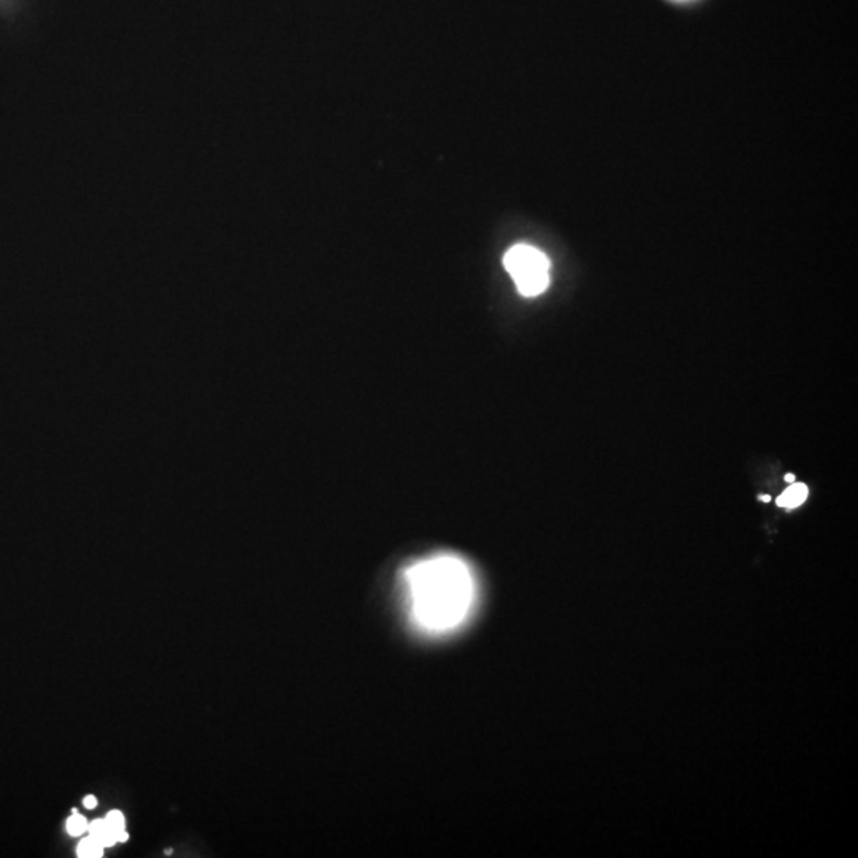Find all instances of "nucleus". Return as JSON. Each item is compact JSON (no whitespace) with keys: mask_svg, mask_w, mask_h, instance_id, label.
Listing matches in <instances>:
<instances>
[{"mask_svg":"<svg viewBox=\"0 0 858 858\" xmlns=\"http://www.w3.org/2000/svg\"><path fill=\"white\" fill-rule=\"evenodd\" d=\"M410 615L429 635H445L459 628L476 602V581L471 567L455 555L420 560L404 572Z\"/></svg>","mask_w":858,"mask_h":858,"instance_id":"1","label":"nucleus"},{"mask_svg":"<svg viewBox=\"0 0 858 858\" xmlns=\"http://www.w3.org/2000/svg\"><path fill=\"white\" fill-rule=\"evenodd\" d=\"M504 268L520 294L534 298L546 291L550 282V261L537 248L520 244L504 254Z\"/></svg>","mask_w":858,"mask_h":858,"instance_id":"2","label":"nucleus"},{"mask_svg":"<svg viewBox=\"0 0 858 858\" xmlns=\"http://www.w3.org/2000/svg\"><path fill=\"white\" fill-rule=\"evenodd\" d=\"M808 498V487L804 483H791L782 494L777 498V506L785 508H795L801 506Z\"/></svg>","mask_w":858,"mask_h":858,"instance_id":"3","label":"nucleus"},{"mask_svg":"<svg viewBox=\"0 0 858 858\" xmlns=\"http://www.w3.org/2000/svg\"><path fill=\"white\" fill-rule=\"evenodd\" d=\"M88 830H90L91 836L96 838L97 841L104 845L105 847H111L116 841V834L110 830L109 825H106L105 820H96L92 822V824L88 826Z\"/></svg>","mask_w":858,"mask_h":858,"instance_id":"4","label":"nucleus"},{"mask_svg":"<svg viewBox=\"0 0 858 858\" xmlns=\"http://www.w3.org/2000/svg\"><path fill=\"white\" fill-rule=\"evenodd\" d=\"M104 855V845L96 838H86L78 844V857L83 858H99Z\"/></svg>","mask_w":858,"mask_h":858,"instance_id":"5","label":"nucleus"},{"mask_svg":"<svg viewBox=\"0 0 858 858\" xmlns=\"http://www.w3.org/2000/svg\"><path fill=\"white\" fill-rule=\"evenodd\" d=\"M86 830H88L86 819L83 817V815L76 814V810H74V815L67 820V831L72 834V836H81V834Z\"/></svg>","mask_w":858,"mask_h":858,"instance_id":"6","label":"nucleus"},{"mask_svg":"<svg viewBox=\"0 0 858 858\" xmlns=\"http://www.w3.org/2000/svg\"><path fill=\"white\" fill-rule=\"evenodd\" d=\"M105 822H106V825H109L110 830L116 834V836H118V833L124 830V817L120 810H111V812L106 815Z\"/></svg>","mask_w":858,"mask_h":858,"instance_id":"7","label":"nucleus"},{"mask_svg":"<svg viewBox=\"0 0 858 858\" xmlns=\"http://www.w3.org/2000/svg\"><path fill=\"white\" fill-rule=\"evenodd\" d=\"M83 804H85V808H86V809H94V808L97 806V800H96V796L88 795V796L85 798V800H83Z\"/></svg>","mask_w":858,"mask_h":858,"instance_id":"8","label":"nucleus"},{"mask_svg":"<svg viewBox=\"0 0 858 858\" xmlns=\"http://www.w3.org/2000/svg\"><path fill=\"white\" fill-rule=\"evenodd\" d=\"M785 482H787V483H793V482H795V476H793V474H787V476H785Z\"/></svg>","mask_w":858,"mask_h":858,"instance_id":"9","label":"nucleus"},{"mask_svg":"<svg viewBox=\"0 0 858 858\" xmlns=\"http://www.w3.org/2000/svg\"><path fill=\"white\" fill-rule=\"evenodd\" d=\"M759 499H760V501H765V502H769V501H771V496H768V494L763 496V494H761V496H759Z\"/></svg>","mask_w":858,"mask_h":858,"instance_id":"10","label":"nucleus"}]
</instances>
